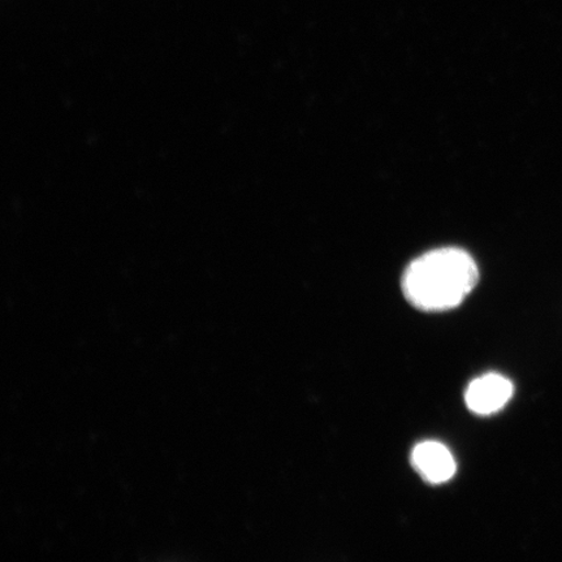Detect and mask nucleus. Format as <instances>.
I'll return each instance as SVG.
<instances>
[{"label": "nucleus", "mask_w": 562, "mask_h": 562, "mask_svg": "<svg viewBox=\"0 0 562 562\" xmlns=\"http://www.w3.org/2000/svg\"><path fill=\"white\" fill-rule=\"evenodd\" d=\"M480 272L467 251L446 248L426 252L407 267L402 285L404 296L424 312L457 307L472 292Z\"/></svg>", "instance_id": "nucleus-1"}, {"label": "nucleus", "mask_w": 562, "mask_h": 562, "mask_svg": "<svg viewBox=\"0 0 562 562\" xmlns=\"http://www.w3.org/2000/svg\"><path fill=\"white\" fill-rule=\"evenodd\" d=\"M412 465L431 484L446 483L456 474V461L446 446L438 441L420 442L412 452Z\"/></svg>", "instance_id": "nucleus-3"}, {"label": "nucleus", "mask_w": 562, "mask_h": 562, "mask_svg": "<svg viewBox=\"0 0 562 562\" xmlns=\"http://www.w3.org/2000/svg\"><path fill=\"white\" fill-rule=\"evenodd\" d=\"M513 391L515 386L509 379L498 374L483 375L468 386L465 403L477 416H491L510 402Z\"/></svg>", "instance_id": "nucleus-2"}]
</instances>
